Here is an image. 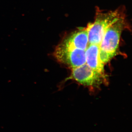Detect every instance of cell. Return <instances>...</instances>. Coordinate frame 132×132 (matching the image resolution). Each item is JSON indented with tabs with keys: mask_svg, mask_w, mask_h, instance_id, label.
<instances>
[{
	"mask_svg": "<svg viewBox=\"0 0 132 132\" xmlns=\"http://www.w3.org/2000/svg\"><path fill=\"white\" fill-rule=\"evenodd\" d=\"M100 46L88 44L85 51L86 64L92 69L100 73H104V64L100 59Z\"/></svg>",
	"mask_w": 132,
	"mask_h": 132,
	"instance_id": "obj_5",
	"label": "cell"
},
{
	"mask_svg": "<svg viewBox=\"0 0 132 132\" xmlns=\"http://www.w3.org/2000/svg\"><path fill=\"white\" fill-rule=\"evenodd\" d=\"M85 51L65 47L59 44L55 47L53 55L57 61L73 69L86 64Z\"/></svg>",
	"mask_w": 132,
	"mask_h": 132,
	"instance_id": "obj_2",
	"label": "cell"
},
{
	"mask_svg": "<svg viewBox=\"0 0 132 132\" xmlns=\"http://www.w3.org/2000/svg\"><path fill=\"white\" fill-rule=\"evenodd\" d=\"M129 26L125 15L107 29L100 45V59L104 65L115 55L119 47L121 33Z\"/></svg>",
	"mask_w": 132,
	"mask_h": 132,
	"instance_id": "obj_1",
	"label": "cell"
},
{
	"mask_svg": "<svg viewBox=\"0 0 132 132\" xmlns=\"http://www.w3.org/2000/svg\"><path fill=\"white\" fill-rule=\"evenodd\" d=\"M70 79L88 86L100 85L106 79L105 74L100 73L85 64L72 69Z\"/></svg>",
	"mask_w": 132,
	"mask_h": 132,
	"instance_id": "obj_3",
	"label": "cell"
},
{
	"mask_svg": "<svg viewBox=\"0 0 132 132\" xmlns=\"http://www.w3.org/2000/svg\"><path fill=\"white\" fill-rule=\"evenodd\" d=\"M59 45L70 48L86 51L88 46V28H81L71 33Z\"/></svg>",
	"mask_w": 132,
	"mask_h": 132,
	"instance_id": "obj_4",
	"label": "cell"
}]
</instances>
